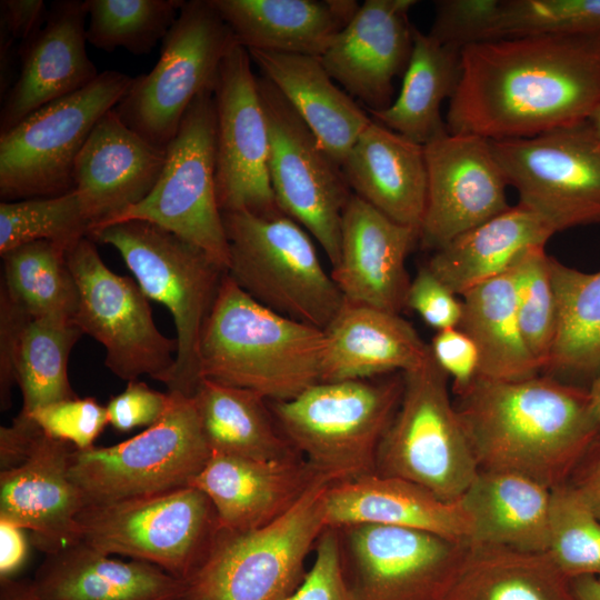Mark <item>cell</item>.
Listing matches in <instances>:
<instances>
[{"mask_svg":"<svg viewBox=\"0 0 600 600\" xmlns=\"http://www.w3.org/2000/svg\"><path fill=\"white\" fill-rule=\"evenodd\" d=\"M257 83L268 124V167L277 206L318 241L334 267L351 189L341 167L274 86L262 76Z\"/></svg>","mask_w":600,"mask_h":600,"instance_id":"16","label":"cell"},{"mask_svg":"<svg viewBox=\"0 0 600 600\" xmlns=\"http://www.w3.org/2000/svg\"><path fill=\"white\" fill-rule=\"evenodd\" d=\"M66 254L79 290L74 322L104 347L106 367L128 382L148 374L167 386L177 340L158 330L137 281L110 270L89 237L70 246Z\"/></svg>","mask_w":600,"mask_h":600,"instance_id":"14","label":"cell"},{"mask_svg":"<svg viewBox=\"0 0 600 600\" xmlns=\"http://www.w3.org/2000/svg\"><path fill=\"white\" fill-rule=\"evenodd\" d=\"M31 582L39 600H181L184 589L154 564L116 560L82 541L46 554Z\"/></svg>","mask_w":600,"mask_h":600,"instance_id":"29","label":"cell"},{"mask_svg":"<svg viewBox=\"0 0 600 600\" xmlns=\"http://www.w3.org/2000/svg\"><path fill=\"white\" fill-rule=\"evenodd\" d=\"M402 391V372L381 380L318 382L270 409L303 460L338 483L376 473L378 448Z\"/></svg>","mask_w":600,"mask_h":600,"instance_id":"4","label":"cell"},{"mask_svg":"<svg viewBox=\"0 0 600 600\" xmlns=\"http://www.w3.org/2000/svg\"><path fill=\"white\" fill-rule=\"evenodd\" d=\"M557 330L542 374L590 388L600 378V271L587 273L551 257Z\"/></svg>","mask_w":600,"mask_h":600,"instance_id":"35","label":"cell"},{"mask_svg":"<svg viewBox=\"0 0 600 600\" xmlns=\"http://www.w3.org/2000/svg\"><path fill=\"white\" fill-rule=\"evenodd\" d=\"M591 123L594 126V128L600 132V107L598 110L593 113V116L590 119Z\"/></svg>","mask_w":600,"mask_h":600,"instance_id":"60","label":"cell"},{"mask_svg":"<svg viewBox=\"0 0 600 600\" xmlns=\"http://www.w3.org/2000/svg\"><path fill=\"white\" fill-rule=\"evenodd\" d=\"M446 600H573L569 580L546 552L469 542Z\"/></svg>","mask_w":600,"mask_h":600,"instance_id":"38","label":"cell"},{"mask_svg":"<svg viewBox=\"0 0 600 600\" xmlns=\"http://www.w3.org/2000/svg\"><path fill=\"white\" fill-rule=\"evenodd\" d=\"M164 162L166 149L130 129L113 109L108 111L89 134L72 172L73 190L92 222L91 231L141 202Z\"/></svg>","mask_w":600,"mask_h":600,"instance_id":"24","label":"cell"},{"mask_svg":"<svg viewBox=\"0 0 600 600\" xmlns=\"http://www.w3.org/2000/svg\"><path fill=\"white\" fill-rule=\"evenodd\" d=\"M321 478L299 456L256 460L211 452L190 487L208 497L219 529L248 531L280 518Z\"/></svg>","mask_w":600,"mask_h":600,"instance_id":"25","label":"cell"},{"mask_svg":"<svg viewBox=\"0 0 600 600\" xmlns=\"http://www.w3.org/2000/svg\"><path fill=\"white\" fill-rule=\"evenodd\" d=\"M600 31V0H499L484 40Z\"/></svg>","mask_w":600,"mask_h":600,"instance_id":"45","label":"cell"},{"mask_svg":"<svg viewBox=\"0 0 600 600\" xmlns=\"http://www.w3.org/2000/svg\"><path fill=\"white\" fill-rule=\"evenodd\" d=\"M74 449L40 429L26 460L0 471V519L29 531L46 554L81 542L84 501L69 474Z\"/></svg>","mask_w":600,"mask_h":600,"instance_id":"22","label":"cell"},{"mask_svg":"<svg viewBox=\"0 0 600 600\" xmlns=\"http://www.w3.org/2000/svg\"><path fill=\"white\" fill-rule=\"evenodd\" d=\"M490 142L519 203L554 232L600 223V132L590 120Z\"/></svg>","mask_w":600,"mask_h":600,"instance_id":"15","label":"cell"},{"mask_svg":"<svg viewBox=\"0 0 600 600\" xmlns=\"http://www.w3.org/2000/svg\"><path fill=\"white\" fill-rule=\"evenodd\" d=\"M160 57L113 108L152 144L166 149L191 102L214 91L222 62L238 42L210 0L184 1L161 41Z\"/></svg>","mask_w":600,"mask_h":600,"instance_id":"10","label":"cell"},{"mask_svg":"<svg viewBox=\"0 0 600 600\" xmlns=\"http://www.w3.org/2000/svg\"><path fill=\"white\" fill-rule=\"evenodd\" d=\"M169 392L166 413L141 433L109 447L73 450L69 474L84 507L189 487L203 469L211 451L194 399Z\"/></svg>","mask_w":600,"mask_h":600,"instance_id":"9","label":"cell"},{"mask_svg":"<svg viewBox=\"0 0 600 600\" xmlns=\"http://www.w3.org/2000/svg\"><path fill=\"white\" fill-rule=\"evenodd\" d=\"M438 366L452 378L454 394L467 389L478 376L479 356L472 340L458 328L437 331L429 343Z\"/></svg>","mask_w":600,"mask_h":600,"instance_id":"52","label":"cell"},{"mask_svg":"<svg viewBox=\"0 0 600 600\" xmlns=\"http://www.w3.org/2000/svg\"><path fill=\"white\" fill-rule=\"evenodd\" d=\"M509 268L514 281L520 330L542 372L557 330L551 257L544 246H531L523 249Z\"/></svg>","mask_w":600,"mask_h":600,"instance_id":"44","label":"cell"},{"mask_svg":"<svg viewBox=\"0 0 600 600\" xmlns=\"http://www.w3.org/2000/svg\"><path fill=\"white\" fill-rule=\"evenodd\" d=\"M573 600H600V581L591 576L569 580Z\"/></svg>","mask_w":600,"mask_h":600,"instance_id":"58","label":"cell"},{"mask_svg":"<svg viewBox=\"0 0 600 600\" xmlns=\"http://www.w3.org/2000/svg\"><path fill=\"white\" fill-rule=\"evenodd\" d=\"M319 479L284 514L248 531L217 530L187 578L181 600H287L301 584L304 562L327 529Z\"/></svg>","mask_w":600,"mask_h":600,"instance_id":"5","label":"cell"},{"mask_svg":"<svg viewBox=\"0 0 600 600\" xmlns=\"http://www.w3.org/2000/svg\"><path fill=\"white\" fill-rule=\"evenodd\" d=\"M344 532L347 581L357 600H446L469 542L427 531L356 524Z\"/></svg>","mask_w":600,"mask_h":600,"instance_id":"17","label":"cell"},{"mask_svg":"<svg viewBox=\"0 0 600 600\" xmlns=\"http://www.w3.org/2000/svg\"><path fill=\"white\" fill-rule=\"evenodd\" d=\"M170 402V392H159L138 380L129 381L126 389L107 403L108 422L119 432L148 428L162 418Z\"/></svg>","mask_w":600,"mask_h":600,"instance_id":"50","label":"cell"},{"mask_svg":"<svg viewBox=\"0 0 600 600\" xmlns=\"http://www.w3.org/2000/svg\"><path fill=\"white\" fill-rule=\"evenodd\" d=\"M324 347L323 330L262 306L226 273L201 333L199 379L288 401L320 382Z\"/></svg>","mask_w":600,"mask_h":600,"instance_id":"3","label":"cell"},{"mask_svg":"<svg viewBox=\"0 0 600 600\" xmlns=\"http://www.w3.org/2000/svg\"><path fill=\"white\" fill-rule=\"evenodd\" d=\"M92 228L76 190L44 198L0 203V253L24 243L47 240L68 249Z\"/></svg>","mask_w":600,"mask_h":600,"instance_id":"42","label":"cell"},{"mask_svg":"<svg viewBox=\"0 0 600 600\" xmlns=\"http://www.w3.org/2000/svg\"><path fill=\"white\" fill-rule=\"evenodd\" d=\"M341 170L354 194L391 220L420 229L428 192L422 144L372 119Z\"/></svg>","mask_w":600,"mask_h":600,"instance_id":"28","label":"cell"},{"mask_svg":"<svg viewBox=\"0 0 600 600\" xmlns=\"http://www.w3.org/2000/svg\"><path fill=\"white\" fill-rule=\"evenodd\" d=\"M26 530L0 519V579L13 578L27 559Z\"/></svg>","mask_w":600,"mask_h":600,"instance_id":"56","label":"cell"},{"mask_svg":"<svg viewBox=\"0 0 600 600\" xmlns=\"http://www.w3.org/2000/svg\"><path fill=\"white\" fill-rule=\"evenodd\" d=\"M589 392L593 414L600 424V378L591 384Z\"/></svg>","mask_w":600,"mask_h":600,"instance_id":"59","label":"cell"},{"mask_svg":"<svg viewBox=\"0 0 600 600\" xmlns=\"http://www.w3.org/2000/svg\"><path fill=\"white\" fill-rule=\"evenodd\" d=\"M270 81L340 167L372 121L324 69L320 57L248 50Z\"/></svg>","mask_w":600,"mask_h":600,"instance_id":"30","label":"cell"},{"mask_svg":"<svg viewBox=\"0 0 600 600\" xmlns=\"http://www.w3.org/2000/svg\"><path fill=\"white\" fill-rule=\"evenodd\" d=\"M414 0H366L320 57L330 77L370 111L388 108L393 80L404 73L416 29L409 20Z\"/></svg>","mask_w":600,"mask_h":600,"instance_id":"21","label":"cell"},{"mask_svg":"<svg viewBox=\"0 0 600 600\" xmlns=\"http://www.w3.org/2000/svg\"><path fill=\"white\" fill-rule=\"evenodd\" d=\"M1 28L13 40L29 41L44 24L49 10L42 0H2Z\"/></svg>","mask_w":600,"mask_h":600,"instance_id":"53","label":"cell"},{"mask_svg":"<svg viewBox=\"0 0 600 600\" xmlns=\"http://www.w3.org/2000/svg\"><path fill=\"white\" fill-rule=\"evenodd\" d=\"M552 490L524 476L480 471L460 503L470 518V543L547 552Z\"/></svg>","mask_w":600,"mask_h":600,"instance_id":"32","label":"cell"},{"mask_svg":"<svg viewBox=\"0 0 600 600\" xmlns=\"http://www.w3.org/2000/svg\"><path fill=\"white\" fill-rule=\"evenodd\" d=\"M431 350L403 372L398 409L377 452L376 472L410 481L446 502H459L479 468Z\"/></svg>","mask_w":600,"mask_h":600,"instance_id":"8","label":"cell"},{"mask_svg":"<svg viewBox=\"0 0 600 600\" xmlns=\"http://www.w3.org/2000/svg\"><path fill=\"white\" fill-rule=\"evenodd\" d=\"M314 549L311 568L287 600H357L347 581L339 530L327 528Z\"/></svg>","mask_w":600,"mask_h":600,"instance_id":"47","label":"cell"},{"mask_svg":"<svg viewBox=\"0 0 600 600\" xmlns=\"http://www.w3.org/2000/svg\"><path fill=\"white\" fill-rule=\"evenodd\" d=\"M222 219L227 274L262 306L324 330L344 299L307 231L282 212H226Z\"/></svg>","mask_w":600,"mask_h":600,"instance_id":"7","label":"cell"},{"mask_svg":"<svg viewBox=\"0 0 600 600\" xmlns=\"http://www.w3.org/2000/svg\"><path fill=\"white\" fill-rule=\"evenodd\" d=\"M423 147L428 174L419 229L423 248L438 250L511 207L490 140L447 132Z\"/></svg>","mask_w":600,"mask_h":600,"instance_id":"19","label":"cell"},{"mask_svg":"<svg viewBox=\"0 0 600 600\" xmlns=\"http://www.w3.org/2000/svg\"><path fill=\"white\" fill-rule=\"evenodd\" d=\"M90 239L113 247L148 299L163 304L177 330L169 391L192 397L199 383V344L227 273L204 251L147 221L93 229Z\"/></svg>","mask_w":600,"mask_h":600,"instance_id":"6","label":"cell"},{"mask_svg":"<svg viewBox=\"0 0 600 600\" xmlns=\"http://www.w3.org/2000/svg\"><path fill=\"white\" fill-rule=\"evenodd\" d=\"M480 471L512 472L553 490L566 484L600 430L588 388L547 374L480 376L454 394Z\"/></svg>","mask_w":600,"mask_h":600,"instance_id":"2","label":"cell"},{"mask_svg":"<svg viewBox=\"0 0 600 600\" xmlns=\"http://www.w3.org/2000/svg\"><path fill=\"white\" fill-rule=\"evenodd\" d=\"M77 521L81 541L89 547L154 564L182 581L204 559L218 530L210 500L190 486L86 506Z\"/></svg>","mask_w":600,"mask_h":600,"instance_id":"12","label":"cell"},{"mask_svg":"<svg viewBox=\"0 0 600 600\" xmlns=\"http://www.w3.org/2000/svg\"><path fill=\"white\" fill-rule=\"evenodd\" d=\"M458 329L474 343L478 376L494 380H520L541 373L522 337L510 268L462 296Z\"/></svg>","mask_w":600,"mask_h":600,"instance_id":"36","label":"cell"},{"mask_svg":"<svg viewBox=\"0 0 600 600\" xmlns=\"http://www.w3.org/2000/svg\"><path fill=\"white\" fill-rule=\"evenodd\" d=\"M88 12L82 0L53 2L42 28L19 50L20 73L0 113V133L99 76L87 52Z\"/></svg>","mask_w":600,"mask_h":600,"instance_id":"23","label":"cell"},{"mask_svg":"<svg viewBox=\"0 0 600 600\" xmlns=\"http://www.w3.org/2000/svg\"><path fill=\"white\" fill-rule=\"evenodd\" d=\"M247 50L321 57L352 19L354 0H210Z\"/></svg>","mask_w":600,"mask_h":600,"instance_id":"31","label":"cell"},{"mask_svg":"<svg viewBox=\"0 0 600 600\" xmlns=\"http://www.w3.org/2000/svg\"><path fill=\"white\" fill-rule=\"evenodd\" d=\"M340 238V258L330 274L344 301L399 314L410 284L406 259L419 230L391 220L352 192Z\"/></svg>","mask_w":600,"mask_h":600,"instance_id":"20","label":"cell"},{"mask_svg":"<svg viewBox=\"0 0 600 600\" xmlns=\"http://www.w3.org/2000/svg\"><path fill=\"white\" fill-rule=\"evenodd\" d=\"M0 600H39L31 580L0 579Z\"/></svg>","mask_w":600,"mask_h":600,"instance_id":"57","label":"cell"},{"mask_svg":"<svg viewBox=\"0 0 600 600\" xmlns=\"http://www.w3.org/2000/svg\"><path fill=\"white\" fill-rule=\"evenodd\" d=\"M600 107V31L531 34L461 49L450 133L490 141L536 137L590 120Z\"/></svg>","mask_w":600,"mask_h":600,"instance_id":"1","label":"cell"},{"mask_svg":"<svg viewBox=\"0 0 600 600\" xmlns=\"http://www.w3.org/2000/svg\"><path fill=\"white\" fill-rule=\"evenodd\" d=\"M39 426L20 412L8 427L0 428V471L21 464L28 457Z\"/></svg>","mask_w":600,"mask_h":600,"instance_id":"55","label":"cell"},{"mask_svg":"<svg viewBox=\"0 0 600 600\" xmlns=\"http://www.w3.org/2000/svg\"><path fill=\"white\" fill-rule=\"evenodd\" d=\"M29 416L49 437L77 450L94 447L108 422L107 408L94 398H72L42 406Z\"/></svg>","mask_w":600,"mask_h":600,"instance_id":"46","label":"cell"},{"mask_svg":"<svg viewBox=\"0 0 600 600\" xmlns=\"http://www.w3.org/2000/svg\"><path fill=\"white\" fill-rule=\"evenodd\" d=\"M567 484L600 519V430L574 467Z\"/></svg>","mask_w":600,"mask_h":600,"instance_id":"54","label":"cell"},{"mask_svg":"<svg viewBox=\"0 0 600 600\" xmlns=\"http://www.w3.org/2000/svg\"><path fill=\"white\" fill-rule=\"evenodd\" d=\"M499 0H441L428 34L437 41L462 49L483 41Z\"/></svg>","mask_w":600,"mask_h":600,"instance_id":"48","label":"cell"},{"mask_svg":"<svg viewBox=\"0 0 600 600\" xmlns=\"http://www.w3.org/2000/svg\"><path fill=\"white\" fill-rule=\"evenodd\" d=\"M87 41L97 49L150 52L176 21L184 0H84Z\"/></svg>","mask_w":600,"mask_h":600,"instance_id":"41","label":"cell"},{"mask_svg":"<svg viewBox=\"0 0 600 600\" xmlns=\"http://www.w3.org/2000/svg\"><path fill=\"white\" fill-rule=\"evenodd\" d=\"M546 553L568 580L600 581V519L567 483L552 490Z\"/></svg>","mask_w":600,"mask_h":600,"instance_id":"43","label":"cell"},{"mask_svg":"<svg viewBox=\"0 0 600 600\" xmlns=\"http://www.w3.org/2000/svg\"><path fill=\"white\" fill-rule=\"evenodd\" d=\"M62 246L39 240L3 254L1 286L32 319L74 320L79 290Z\"/></svg>","mask_w":600,"mask_h":600,"instance_id":"39","label":"cell"},{"mask_svg":"<svg viewBox=\"0 0 600 600\" xmlns=\"http://www.w3.org/2000/svg\"><path fill=\"white\" fill-rule=\"evenodd\" d=\"M556 232L518 203L434 250L426 267L454 294L507 271L526 248L544 246Z\"/></svg>","mask_w":600,"mask_h":600,"instance_id":"33","label":"cell"},{"mask_svg":"<svg viewBox=\"0 0 600 600\" xmlns=\"http://www.w3.org/2000/svg\"><path fill=\"white\" fill-rule=\"evenodd\" d=\"M83 334L71 319L44 317L31 319L19 347L17 384L22 393L20 412L61 400L77 398L68 377L71 350Z\"/></svg>","mask_w":600,"mask_h":600,"instance_id":"40","label":"cell"},{"mask_svg":"<svg viewBox=\"0 0 600 600\" xmlns=\"http://www.w3.org/2000/svg\"><path fill=\"white\" fill-rule=\"evenodd\" d=\"M32 318L0 289V406L11 407V388L17 383V358L22 334Z\"/></svg>","mask_w":600,"mask_h":600,"instance_id":"51","label":"cell"},{"mask_svg":"<svg viewBox=\"0 0 600 600\" xmlns=\"http://www.w3.org/2000/svg\"><path fill=\"white\" fill-rule=\"evenodd\" d=\"M133 77L106 70L79 91L46 104L0 133L2 201L73 190L76 159L97 122L126 96Z\"/></svg>","mask_w":600,"mask_h":600,"instance_id":"11","label":"cell"},{"mask_svg":"<svg viewBox=\"0 0 600 600\" xmlns=\"http://www.w3.org/2000/svg\"><path fill=\"white\" fill-rule=\"evenodd\" d=\"M320 382L372 379L420 367L430 354L416 329L398 313L351 304L323 330Z\"/></svg>","mask_w":600,"mask_h":600,"instance_id":"27","label":"cell"},{"mask_svg":"<svg viewBox=\"0 0 600 600\" xmlns=\"http://www.w3.org/2000/svg\"><path fill=\"white\" fill-rule=\"evenodd\" d=\"M461 49L414 31L412 53L397 99L372 119L422 146L446 134L441 103L459 83Z\"/></svg>","mask_w":600,"mask_h":600,"instance_id":"34","label":"cell"},{"mask_svg":"<svg viewBox=\"0 0 600 600\" xmlns=\"http://www.w3.org/2000/svg\"><path fill=\"white\" fill-rule=\"evenodd\" d=\"M323 510L327 528L383 524L468 542L472 532L460 501L446 502L410 481L377 472L329 484Z\"/></svg>","mask_w":600,"mask_h":600,"instance_id":"26","label":"cell"},{"mask_svg":"<svg viewBox=\"0 0 600 600\" xmlns=\"http://www.w3.org/2000/svg\"><path fill=\"white\" fill-rule=\"evenodd\" d=\"M216 122L213 91H206L191 102L166 147L152 191L101 227L130 220L157 224L200 248L227 271L229 243L216 188Z\"/></svg>","mask_w":600,"mask_h":600,"instance_id":"13","label":"cell"},{"mask_svg":"<svg viewBox=\"0 0 600 600\" xmlns=\"http://www.w3.org/2000/svg\"><path fill=\"white\" fill-rule=\"evenodd\" d=\"M192 397L211 452L256 460L299 456L258 393L201 378Z\"/></svg>","mask_w":600,"mask_h":600,"instance_id":"37","label":"cell"},{"mask_svg":"<svg viewBox=\"0 0 600 600\" xmlns=\"http://www.w3.org/2000/svg\"><path fill=\"white\" fill-rule=\"evenodd\" d=\"M443 282L423 264L410 281L406 308L437 331L458 328L462 316V302Z\"/></svg>","mask_w":600,"mask_h":600,"instance_id":"49","label":"cell"},{"mask_svg":"<svg viewBox=\"0 0 600 600\" xmlns=\"http://www.w3.org/2000/svg\"><path fill=\"white\" fill-rule=\"evenodd\" d=\"M249 51L237 43L224 58L213 91L216 188L220 211L272 216L269 132Z\"/></svg>","mask_w":600,"mask_h":600,"instance_id":"18","label":"cell"}]
</instances>
